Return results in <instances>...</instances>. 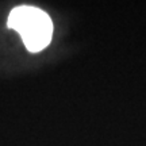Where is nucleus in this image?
<instances>
[{"label":"nucleus","instance_id":"obj_1","mask_svg":"<svg viewBox=\"0 0 146 146\" xmlns=\"http://www.w3.org/2000/svg\"><path fill=\"white\" fill-rule=\"evenodd\" d=\"M7 27L21 38L27 52L38 54L52 45L54 23L49 12L36 5H16L7 16Z\"/></svg>","mask_w":146,"mask_h":146}]
</instances>
